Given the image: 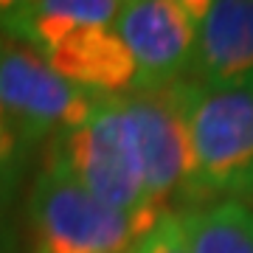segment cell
I'll return each instance as SVG.
<instances>
[{
    "label": "cell",
    "instance_id": "6da1fadb",
    "mask_svg": "<svg viewBox=\"0 0 253 253\" xmlns=\"http://www.w3.org/2000/svg\"><path fill=\"white\" fill-rule=\"evenodd\" d=\"M177 96L189 135L183 211L219 200L253 203V90H217L183 79Z\"/></svg>",
    "mask_w": 253,
    "mask_h": 253
},
{
    "label": "cell",
    "instance_id": "7a4b0ae2",
    "mask_svg": "<svg viewBox=\"0 0 253 253\" xmlns=\"http://www.w3.org/2000/svg\"><path fill=\"white\" fill-rule=\"evenodd\" d=\"M48 158L101 203L146 222L163 217L146 200L135 138L118 96H99L84 121L54 138Z\"/></svg>",
    "mask_w": 253,
    "mask_h": 253
},
{
    "label": "cell",
    "instance_id": "3957f363",
    "mask_svg": "<svg viewBox=\"0 0 253 253\" xmlns=\"http://www.w3.org/2000/svg\"><path fill=\"white\" fill-rule=\"evenodd\" d=\"M155 222L101 203L51 158L28 197L34 253H132Z\"/></svg>",
    "mask_w": 253,
    "mask_h": 253
},
{
    "label": "cell",
    "instance_id": "277c9868",
    "mask_svg": "<svg viewBox=\"0 0 253 253\" xmlns=\"http://www.w3.org/2000/svg\"><path fill=\"white\" fill-rule=\"evenodd\" d=\"M206 0L121 3L116 34L135 65L132 90H163L189 79Z\"/></svg>",
    "mask_w": 253,
    "mask_h": 253
},
{
    "label": "cell",
    "instance_id": "5b68a950",
    "mask_svg": "<svg viewBox=\"0 0 253 253\" xmlns=\"http://www.w3.org/2000/svg\"><path fill=\"white\" fill-rule=\"evenodd\" d=\"M96 99L62 79L40 54L0 37V110L26 144L76 126Z\"/></svg>",
    "mask_w": 253,
    "mask_h": 253
},
{
    "label": "cell",
    "instance_id": "8992f818",
    "mask_svg": "<svg viewBox=\"0 0 253 253\" xmlns=\"http://www.w3.org/2000/svg\"><path fill=\"white\" fill-rule=\"evenodd\" d=\"M129 118L144 191L158 214H174L189 191V135L177 84L163 90H132L118 96Z\"/></svg>",
    "mask_w": 253,
    "mask_h": 253
},
{
    "label": "cell",
    "instance_id": "52a82bcc",
    "mask_svg": "<svg viewBox=\"0 0 253 253\" xmlns=\"http://www.w3.org/2000/svg\"><path fill=\"white\" fill-rule=\"evenodd\" d=\"M189 79L217 90H253V0H208Z\"/></svg>",
    "mask_w": 253,
    "mask_h": 253
},
{
    "label": "cell",
    "instance_id": "ba28073f",
    "mask_svg": "<svg viewBox=\"0 0 253 253\" xmlns=\"http://www.w3.org/2000/svg\"><path fill=\"white\" fill-rule=\"evenodd\" d=\"M40 56L62 79L90 96H124L135 87V65L121 37L116 34V26H90L73 31Z\"/></svg>",
    "mask_w": 253,
    "mask_h": 253
},
{
    "label": "cell",
    "instance_id": "9c48e42d",
    "mask_svg": "<svg viewBox=\"0 0 253 253\" xmlns=\"http://www.w3.org/2000/svg\"><path fill=\"white\" fill-rule=\"evenodd\" d=\"M118 11L121 0H6L0 3V34L42 54L73 31L116 26Z\"/></svg>",
    "mask_w": 253,
    "mask_h": 253
},
{
    "label": "cell",
    "instance_id": "30bf717a",
    "mask_svg": "<svg viewBox=\"0 0 253 253\" xmlns=\"http://www.w3.org/2000/svg\"><path fill=\"white\" fill-rule=\"evenodd\" d=\"M191 253H253V203L219 200L177 214Z\"/></svg>",
    "mask_w": 253,
    "mask_h": 253
},
{
    "label": "cell",
    "instance_id": "8fae6325",
    "mask_svg": "<svg viewBox=\"0 0 253 253\" xmlns=\"http://www.w3.org/2000/svg\"><path fill=\"white\" fill-rule=\"evenodd\" d=\"M132 253H191L189 242H186V236H183L177 214H163V217L141 236V242L132 248Z\"/></svg>",
    "mask_w": 253,
    "mask_h": 253
},
{
    "label": "cell",
    "instance_id": "7c38bea8",
    "mask_svg": "<svg viewBox=\"0 0 253 253\" xmlns=\"http://www.w3.org/2000/svg\"><path fill=\"white\" fill-rule=\"evenodd\" d=\"M23 146H26V141L17 135V129H0V203L6 200V194L17 180Z\"/></svg>",
    "mask_w": 253,
    "mask_h": 253
},
{
    "label": "cell",
    "instance_id": "4fadbf2b",
    "mask_svg": "<svg viewBox=\"0 0 253 253\" xmlns=\"http://www.w3.org/2000/svg\"><path fill=\"white\" fill-rule=\"evenodd\" d=\"M0 129H14V126L9 124V118L3 116V110H0Z\"/></svg>",
    "mask_w": 253,
    "mask_h": 253
}]
</instances>
